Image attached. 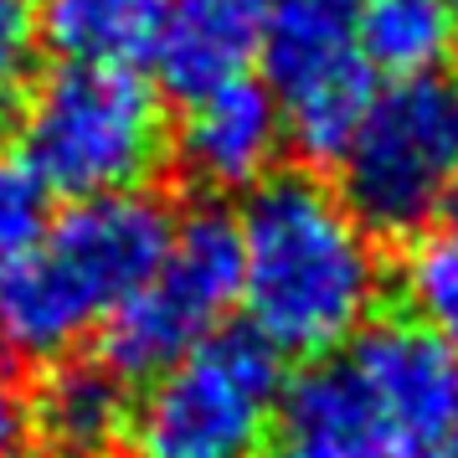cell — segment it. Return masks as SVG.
Here are the masks:
<instances>
[{
    "label": "cell",
    "instance_id": "cell-1",
    "mask_svg": "<svg viewBox=\"0 0 458 458\" xmlns=\"http://www.w3.org/2000/svg\"><path fill=\"white\" fill-rule=\"evenodd\" d=\"M242 310L278 355L325 360L371 325L386 263L345 196L310 170L268 175L237 211Z\"/></svg>",
    "mask_w": 458,
    "mask_h": 458
},
{
    "label": "cell",
    "instance_id": "cell-2",
    "mask_svg": "<svg viewBox=\"0 0 458 458\" xmlns=\"http://www.w3.org/2000/svg\"><path fill=\"white\" fill-rule=\"evenodd\" d=\"M175 216L160 196L124 191L67 201L0 278V355L67 360L129 304L170 242Z\"/></svg>",
    "mask_w": 458,
    "mask_h": 458
},
{
    "label": "cell",
    "instance_id": "cell-3",
    "mask_svg": "<svg viewBox=\"0 0 458 458\" xmlns=\"http://www.w3.org/2000/svg\"><path fill=\"white\" fill-rule=\"evenodd\" d=\"M16 145L47 196L93 201L145 191L170 149L160 88L124 63H63L37 78Z\"/></svg>",
    "mask_w": 458,
    "mask_h": 458
},
{
    "label": "cell",
    "instance_id": "cell-4",
    "mask_svg": "<svg viewBox=\"0 0 458 458\" xmlns=\"http://www.w3.org/2000/svg\"><path fill=\"white\" fill-rule=\"evenodd\" d=\"M340 196L371 237H417L458 201V72L376 88L345 145Z\"/></svg>",
    "mask_w": 458,
    "mask_h": 458
},
{
    "label": "cell",
    "instance_id": "cell-5",
    "mask_svg": "<svg viewBox=\"0 0 458 458\" xmlns=\"http://www.w3.org/2000/svg\"><path fill=\"white\" fill-rule=\"evenodd\" d=\"M284 355L248 325H222L129 407V458H252L268 443Z\"/></svg>",
    "mask_w": 458,
    "mask_h": 458
},
{
    "label": "cell",
    "instance_id": "cell-6",
    "mask_svg": "<svg viewBox=\"0 0 458 458\" xmlns=\"http://www.w3.org/2000/svg\"><path fill=\"white\" fill-rule=\"evenodd\" d=\"M242 304V237L216 201L175 216L160 263L98 335V360L119 381H155L227 325Z\"/></svg>",
    "mask_w": 458,
    "mask_h": 458
},
{
    "label": "cell",
    "instance_id": "cell-7",
    "mask_svg": "<svg viewBox=\"0 0 458 458\" xmlns=\"http://www.w3.org/2000/svg\"><path fill=\"white\" fill-rule=\"evenodd\" d=\"M258 63L284 140L314 165H335L376 98L360 0H258Z\"/></svg>",
    "mask_w": 458,
    "mask_h": 458
},
{
    "label": "cell",
    "instance_id": "cell-8",
    "mask_svg": "<svg viewBox=\"0 0 458 458\" xmlns=\"http://www.w3.org/2000/svg\"><path fill=\"white\" fill-rule=\"evenodd\" d=\"M386 458H458V345L417 319L366 325L345 345Z\"/></svg>",
    "mask_w": 458,
    "mask_h": 458
},
{
    "label": "cell",
    "instance_id": "cell-9",
    "mask_svg": "<svg viewBox=\"0 0 458 458\" xmlns=\"http://www.w3.org/2000/svg\"><path fill=\"white\" fill-rule=\"evenodd\" d=\"M170 145H175V160L191 186L211 191V196H232V191L263 186L289 140H284V114L268 88L237 78V83L186 104V119Z\"/></svg>",
    "mask_w": 458,
    "mask_h": 458
},
{
    "label": "cell",
    "instance_id": "cell-10",
    "mask_svg": "<svg viewBox=\"0 0 458 458\" xmlns=\"http://www.w3.org/2000/svg\"><path fill=\"white\" fill-rule=\"evenodd\" d=\"M268 443L273 458H386L371 392L345 355L310 360L284 381Z\"/></svg>",
    "mask_w": 458,
    "mask_h": 458
},
{
    "label": "cell",
    "instance_id": "cell-11",
    "mask_svg": "<svg viewBox=\"0 0 458 458\" xmlns=\"http://www.w3.org/2000/svg\"><path fill=\"white\" fill-rule=\"evenodd\" d=\"M252 63H258V0H170L149 42L155 88L186 104L248 78Z\"/></svg>",
    "mask_w": 458,
    "mask_h": 458
},
{
    "label": "cell",
    "instance_id": "cell-12",
    "mask_svg": "<svg viewBox=\"0 0 458 458\" xmlns=\"http://www.w3.org/2000/svg\"><path fill=\"white\" fill-rule=\"evenodd\" d=\"M37 458H119L129 443L124 381L104 360H52L31 392Z\"/></svg>",
    "mask_w": 458,
    "mask_h": 458
},
{
    "label": "cell",
    "instance_id": "cell-13",
    "mask_svg": "<svg viewBox=\"0 0 458 458\" xmlns=\"http://www.w3.org/2000/svg\"><path fill=\"white\" fill-rule=\"evenodd\" d=\"M170 0H42L37 26L63 63H124L149 57Z\"/></svg>",
    "mask_w": 458,
    "mask_h": 458
},
{
    "label": "cell",
    "instance_id": "cell-14",
    "mask_svg": "<svg viewBox=\"0 0 458 458\" xmlns=\"http://www.w3.org/2000/svg\"><path fill=\"white\" fill-rule=\"evenodd\" d=\"M458 47L454 0H360V57L386 78L443 72Z\"/></svg>",
    "mask_w": 458,
    "mask_h": 458
},
{
    "label": "cell",
    "instance_id": "cell-15",
    "mask_svg": "<svg viewBox=\"0 0 458 458\" xmlns=\"http://www.w3.org/2000/svg\"><path fill=\"white\" fill-rule=\"evenodd\" d=\"M402 299L417 325H428L458 345V201L417 237H407Z\"/></svg>",
    "mask_w": 458,
    "mask_h": 458
},
{
    "label": "cell",
    "instance_id": "cell-16",
    "mask_svg": "<svg viewBox=\"0 0 458 458\" xmlns=\"http://www.w3.org/2000/svg\"><path fill=\"white\" fill-rule=\"evenodd\" d=\"M37 5L31 0H0V134L16 129L26 98L37 88Z\"/></svg>",
    "mask_w": 458,
    "mask_h": 458
},
{
    "label": "cell",
    "instance_id": "cell-17",
    "mask_svg": "<svg viewBox=\"0 0 458 458\" xmlns=\"http://www.w3.org/2000/svg\"><path fill=\"white\" fill-rule=\"evenodd\" d=\"M42 227H47V191H42V181H37L21 160L0 155V278L16 268V258L37 242V232Z\"/></svg>",
    "mask_w": 458,
    "mask_h": 458
},
{
    "label": "cell",
    "instance_id": "cell-18",
    "mask_svg": "<svg viewBox=\"0 0 458 458\" xmlns=\"http://www.w3.org/2000/svg\"><path fill=\"white\" fill-rule=\"evenodd\" d=\"M0 458H37V437H31V386L21 381L11 355H0Z\"/></svg>",
    "mask_w": 458,
    "mask_h": 458
}]
</instances>
